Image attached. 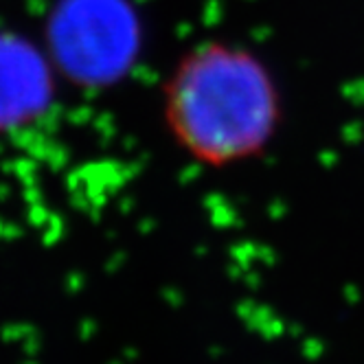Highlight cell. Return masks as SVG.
<instances>
[{
	"label": "cell",
	"instance_id": "6da1fadb",
	"mask_svg": "<svg viewBox=\"0 0 364 364\" xmlns=\"http://www.w3.org/2000/svg\"><path fill=\"white\" fill-rule=\"evenodd\" d=\"M167 112L176 141L196 161L232 165L270 141L277 95L255 60L211 46L176 70Z\"/></svg>",
	"mask_w": 364,
	"mask_h": 364
}]
</instances>
